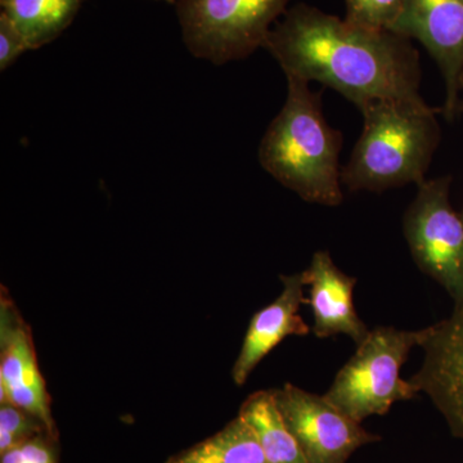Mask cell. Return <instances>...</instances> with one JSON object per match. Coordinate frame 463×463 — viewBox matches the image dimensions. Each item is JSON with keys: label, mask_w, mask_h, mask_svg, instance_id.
I'll return each instance as SVG.
<instances>
[{"label": "cell", "mask_w": 463, "mask_h": 463, "mask_svg": "<svg viewBox=\"0 0 463 463\" xmlns=\"http://www.w3.org/2000/svg\"><path fill=\"white\" fill-rule=\"evenodd\" d=\"M289 0H178L182 39L192 56L224 65L263 48Z\"/></svg>", "instance_id": "cell-5"}, {"label": "cell", "mask_w": 463, "mask_h": 463, "mask_svg": "<svg viewBox=\"0 0 463 463\" xmlns=\"http://www.w3.org/2000/svg\"><path fill=\"white\" fill-rule=\"evenodd\" d=\"M461 93H463V74H462V78H461ZM462 109H463V106H462Z\"/></svg>", "instance_id": "cell-21"}, {"label": "cell", "mask_w": 463, "mask_h": 463, "mask_svg": "<svg viewBox=\"0 0 463 463\" xmlns=\"http://www.w3.org/2000/svg\"><path fill=\"white\" fill-rule=\"evenodd\" d=\"M392 32L416 39L434 58L446 81L443 115L452 123L461 106L463 0H410Z\"/></svg>", "instance_id": "cell-8"}, {"label": "cell", "mask_w": 463, "mask_h": 463, "mask_svg": "<svg viewBox=\"0 0 463 463\" xmlns=\"http://www.w3.org/2000/svg\"><path fill=\"white\" fill-rule=\"evenodd\" d=\"M286 79L288 97L261 139L260 165L307 203L339 206L343 136L323 115L322 94L295 76Z\"/></svg>", "instance_id": "cell-2"}, {"label": "cell", "mask_w": 463, "mask_h": 463, "mask_svg": "<svg viewBox=\"0 0 463 463\" xmlns=\"http://www.w3.org/2000/svg\"><path fill=\"white\" fill-rule=\"evenodd\" d=\"M421 349V367L411 381L463 440V297L455 300L448 318L429 326Z\"/></svg>", "instance_id": "cell-9"}, {"label": "cell", "mask_w": 463, "mask_h": 463, "mask_svg": "<svg viewBox=\"0 0 463 463\" xmlns=\"http://www.w3.org/2000/svg\"><path fill=\"white\" fill-rule=\"evenodd\" d=\"M27 51L25 36L5 12H0V70L5 71Z\"/></svg>", "instance_id": "cell-18"}, {"label": "cell", "mask_w": 463, "mask_h": 463, "mask_svg": "<svg viewBox=\"0 0 463 463\" xmlns=\"http://www.w3.org/2000/svg\"><path fill=\"white\" fill-rule=\"evenodd\" d=\"M273 395L307 463H346L359 448L380 440L325 395L313 394L292 383L273 390Z\"/></svg>", "instance_id": "cell-7"}, {"label": "cell", "mask_w": 463, "mask_h": 463, "mask_svg": "<svg viewBox=\"0 0 463 463\" xmlns=\"http://www.w3.org/2000/svg\"><path fill=\"white\" fill-rule=\"evenodd\" d=\"M364 125L341 167L347 190L383 192L421 184L440 142L438 111L428 103L376 100L361 109Z\"/></svg>", "instance_id": "cell-3"}, {"label": "cell", "mask_w": 463, "mask_h": 463, "mask_svg": "<svg viewBox=\"0 0 463 463\" xmlns=\"http://www.w3.org/2000/svg\"><path fill=\"white\" fill-rule=\"evenodd\" d=\"M26 411L44 425L52 440L57 439L51 398L39 371L32 330L9 298L0 309V404Z\"/></svg>", "instance_id": "cell-10"}, {"label": "cell", "mask_w": 463, "mask_h": 463, "mask_svg": "<svg viewBox=\"0 0 463 463\" xmlns=\"http://www.w3.org/2000/svg\"><path fill=\"white\" fill-rule=\"evenodd\" d=\"M42 434L48 435V432L44 425L33 414L9 403L2 404L0 407V455Z\"/></svg>", "instance_id": "cell-17"}, {"label": "cell", "mask_w": 463, "mask_h": 463, "mask_svg": "<svg viewBox=\"0 0 463 463\" xmlns=\"http://www.w3.org/2000/svg\"><path fill=\"white\" fill-rule=\"evenodd\" d=\"M157 2H165V3H169V5H175L176 2H178V0H157Z\"/></svg>", "instance_id": "cell-20"}, {"label": "cell", "mask_w": 463, "mask_h": 463, "mask_svg": "<svg viewBox=\"0 0 463 463\" xmlns=\"http://www.w3.org/2000/svg\"><path fill=\"white\" fill-rule=\"evenodd\" d=\"M84 0H0L2 12L25 36L30 51L56 41L71 25Z\"/></svg>", "instance_id": "cell-13"}, {"label": "cell", "mask_w": 463, "mask_h": 463, "mask_svg": "<svg viewBox=\"0 0 463 463\" xmlns=\"http://www.w3.org/2000/svg\"><path fill=\"white\" fill-rule=\"evenodd\" d=\"M239 416L257 432L268 463H307L297 439L283 421L273 390L250 395L241 405Z\"/></svg>", "instance_id": "cell-14"}, {"label": "cell", "mask_w": 463, "mask_h": 463, "mask_svg": "<svg viewBox=\"0 0 463 463\" xmlns=\"http://www.w3.org/2000/svg\"><path fill=\"white\" fill-rule=\"evenodd\" d=\"M428 336L423 330L376 327L356 345L325 398L362 423L371 416H383L397 402L412 401L420 394L412 381L401 377V370L414 347Z\"/></svg>", "instance_id": "cell-4"}, {"label": "cell", "mask_w": 463, "mask_h": 463, "mask_svg": "<svg viewBox=\"0 0 463 463\" xmlns=\"http://www.w3.org/2000/svg\"><path fill=\"white\" fill-rule=\"evenodd\" d=\"M410 0H345V20L371 30H388L398 23Z\"/></svg>", "instance_id": "cell-16"}, {"label": "cell", "mask_w": 463, "mask_h": 463, "mask_svg": "<svg viewBox=\"0 0 463 463\" xmlns=\"http://www.w3.org/2000/svg\"><path fill=\"white\" fill-rule=\"evenodd\" d=\"M301 274L309 288L307 304L315 322L313 334L318 339L346 335L356 345L361 344L370 330L354 307L353 295L358 279L340 270L326 250L317 251L309 268Z\"/></svg>", "instance_id": "cell-11"}, {"label": "cell", "mask_w": 463, "mask_h": 463, "mask_svg": "<svg viewBox=\"0 0 463 463\" xmlns=\"http://www.w3.org/2000/svg\"><path fill=\"white\" fill-rule=\"evenodd\" d=\"M450 183L441 176L417 185L403 231L414 263L455 301L463 297V215L450 203Z\"/></svg>", "instance_id": "cell-6"}, {"label": "cell", "mask_w": 463, "mask_h": 463, "mask_svg": "<svg viewBox=\"0 0 463 463\" xmlns=\"http://www.w3.org/2000/svg\"><path fill=\"white\" fill-rule=\"evenodd\" d=\"M462 215H463V212H462Z\"/></svg>", "instance_id": "cell-22"}, {"label": "cell", "mask_w": 463, "mask_h": 463, "mask_svg": "<svg viewBox=\"0 0 463 463\" xmlns=\"http://www.w3.org/2000/svg\"><path fill=\"white\" fill-rule=\"evenodd\" d=\"M166 463H268L257 432L241 416Z\"/></svg>", "instance_id": "cell-15"}, {"label": "cell", "mask_w": 463, "mask_h": 463, "mask_svg": "<svg viewBox=\"0 0 463 463\" xmlns=\"http://www.w3.org/2000/svg\"><path fill=\"white\" fill-rule=\"evenodd\" d=\"M281 294L269 306L252 317L241 346L236 364L232 368V379L239 386L245 385L257 365L288 336H306L310 327L298 315L307 304L306 282L303 274L282 276Z\"/></svg>", "instance_id": "cell-12"}, {"label": "cell", "mask_w": 463, "mask_h": 463, "mask_svg": "<svg viewBox=\"0 0 463 463\" xmlns=\"http://www.w3.org/2000/svg\"><path fill=\"white\" fill-rule=\"evenodd\" d=\"M47 434L38 435L3 453L2 463H56Z\"/></svg>", "instance_id": "cell-19"}, {"label": "cell", "mask_w": 463, "mask_h": 463, "mask_svg": "<svg viewBox=\"0 0 463 463\" xmlns=\"http://www.w3.org/2000/svg\"><path fill=\"white\" fill-rule=\"evenodd\" d=\"M263 48L286 76L332 88L359 109L376 100L426 103L419 52L399 33L353 25L298 3L270 30Z\"/></svg>", "instance_id": "cell-1"}]
</instances>
